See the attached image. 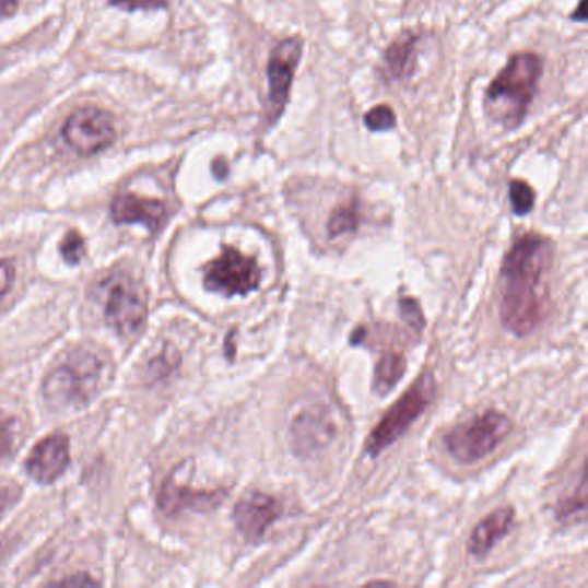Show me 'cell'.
I'll list each match as a JSON object with an SVG mask.
<instances>
[{
	"label": "cell",
	"instance_id": "cell-1",
	"mask_svg": "<svg viewBox=\"0 0 588 588\" xmlns=\"http://www.w3.org/2000/svg\"><path fill=\"white\" fill-rule=\"evenodd\" d=\"M551 258V244L537 233L518 238L504 258L501 319L515 336H528L545 318L548 292L542 277Z\"/></svg>",
	"mask_w": 588,
	"mask_h": 588
},
{
	"label": "cell",
	"instance_id": "cell-2",
	"mask_svg": "<svg viewBox=\"0 0 588 588\" xmlns=\"http://www.w3.org/2000/svg\"><path fill=\"white\" fill-rule=\"evenodd\" d=\"M543 73V62L533 52L515 54L486 89L485 109L495 124L518 127L533 103Z\"/></svg>",
	"mask_w": 588,
	"mask_h": 588
},
{
	"label": "cell",
	"instance_id": "cell-3",
	"mask_svg": "<svg viewBox=\"0 0 588 588\" xmlns=\"http://www.w3.org/2000/svg\"><path fill=\"white\" fill-rule=\"evenodd\" d=\"M109 364L98 352L78 349L54 368L44 381V396L56 409H80L101 392Z\"/></svg>",
	"mask_w": 588,
	"mask_h": 588
},
{
	"label": "cell",
	"instance_id": "cell-4",
	"mask_svg": "<svg viewBox=\"0 0 588 588\" xmlns=\"http://www.w3.org/2000/svg\"><path fill=\"white\" fill-rule=\"evenodd\" d=\"M435 393L434 376L423 375L414 381L413 387L390 408L387 414L381 418L380 423L375 426L368 442H366V452L369 456H378L384 452L393 442L399 440L408 432L409 426L423 414L426 405L432 402Z\"/></svg>",
	"mask_w": 588,
	"mask_h": 588
},
{
	"label": "cell",
	"instance_id": "cell-5",
	"mask_svg": "<svg viewBox=\"0 0 588 588\" xmlns=\"http://www.w3.org/2000/svg\"><path fill=\"white\" fill-rule=\"evenodd\" d=\"M104 319L119 336L131 337L142 330L148 318V303L140 286L125 273L110 274L98 283Z\"/></svg>",
	"mask_w": 588,
	"mask_h": 588
},
{
	"label": "cell",
	"instance_id": "cell-6",
	"mask_svg": "<svg viewBox=\"0 0 588 588\" xmlns=\"http://www.w3.org/2000/svg\"><path fill=\"white\" fill-rule=\"evenodd\" d=\"M511 432V421L506 414L486 411L473 420L466 421L447 435L449 452L464 464L480 461Z\"/></svg>",
	"mask_w": 588,
	"mask_h": 588
},
{
	"label": "cell",
	"instance_id": "cell-7",
	"mask_svg": "<svg viewBox=\"0 0 588 588\" xmlns=\"http://www.w3.org/2000/svg\"><path fill=\"white\" fill-rule=\"evenodd\" d=\"M261 283V268L258 261L235 249L223 247L220 256L204 268V285L209 292L235 297L258 291Z\"/></svg>",
	"mask_w": 588,
	"mask_h": 588
},
{
	"label": "cell",
	"instance_id": "cell-8",
	"mask_svg": "<svg viewBox=\"0 0 588 588\" xmlns=\"http://www.w3.org/2000/svg\"><path fill=\"white\" fill-rule=\"evenodd\" d=\"M116 130L109 113L86 106L74 110L62 127V139L80 155H94L109 148Z\"/></svg>",
	"mask_w": 588,
	"mask_h": 588
},
{
	"label": "cell",
	"instance_id": "cell-9",
	"mask_svg": "<svg viewBox=\"0 0 588 588\" xmlns=\"http://www.w3.org/2000/svg\"><path fill=\"white\" fill-rule=\"evenodd\" d=\"M303 56V38L291 37L280 42L271 52L268 61V121L274 124L282 116L289 95H291L292 82L295 70Z\"/></svg>",
	"mask_w": 588,
	"mask_h": 588
},
{
	"label": "cell",
	"instance_id": "cell-10",
	"mask_svg": "<svg viewBox=\"0 0 588 588\" xmlns=\"http://www.w3.org/2000/svg\"><path fill=\"white\" fill-rule=\"evenodd\" d=\"M337 428L325 405L304 409L292 423V447L301 456H313L336 438Z\"/></svg>",
	"mask_w": 588,
	"mask_h": 588
},
{
	"label": "cell",
	"instance_id": "cell-11",
	"mask_svg": "<svg viewBox=\"0 0 588 588\" xmlns=\"http://www.w3.org/2000/svg\"><path fill=\"white\" fill-rule=\"evenodd\" d=\"M280 513L282 509L277 498L264 492H249L233 509V521L242 536L250 542H258L264 537L266 530L279 519Z\"/></svg>",
	"mask_w": 588,
	"mask_h": 588
},
{
	"label": "cell",
	"instance_id": "cell-12",
	"mask_svg": "<svg viewBox=\"0 0 588 588\" xmlns=\"http://www.w3.org/2000/svg\"><path fill=\"white\" fill-rule=\"evenodd\" d=\"M70 466V438L54 434L38 442L26 459V473L38 483H52L61 479Z\"/></svg>",
	"mask_w": 588,
	"mask_h": 588
},
{
	"label": "cell",
	"instance_id": "cell-13",
	"mask_svg": "<svg viewBox=\"0 0 588 588\" xmlns=\"http://www.w3.org/2000/svg\"><path fill=\"white\" fill-rule=\"evenodd\" d=\"M225 498V491H193L190 486L176 483L175 477H169L161 486L157 503L161 511L173 516L184 511H213Z\"/></svg>",
	"mask_w": 588,
	"mask_h": 588
},
{
	"label": "cell",
	"instance_id": "cell-14",
	"mask_svg": "<svg viewBox=\"0 0 588 588\" xmlns=\"http://www.w3.org/2000/svg\"><path fill=\"white\" fill-rule=\"evenodd\" d=\"M168 216V209L160 199L136 196V193H119L110 202V217L116 225H139L155 232Z\"/></svg>",
	"mask_w": 588,
	"mask_h": 588
},
{
	"label": "cell",
	"instance_id": "cell-15",
	"mask_svg": "<svg viewBox=\"0 0 588 588\" xmlns=\"http://www.w3.org/2000/svg\"><path fill=\"white\" fill-rule=\"evenodd\" d=\"M513 519H515V511L511 507H503L486 516L471 533L470 542H468L471 554L477 557L486 556L495 543L503 539L507 530L511 528Z\"/></svg>",
	"mask_w": 588,
	"mask_h": 588
},
{
	"label": "cell",
	"instance_id": "cell-16",
	"mask_svg": "<svg viewBox=\"0 0 588 588\" xmlns=\"http://www.w3.org/2000/svg\"><path fill=\"white\" fill-rule=\"evenodd\" d=\"M416 44L414 35H405L393 42L384 56L385 71L390 80H408L416 66Z\"/></svg>",
	"mask_w": 588,
	"mask_h": 588
},
{
	"label": "cell",
	"instance_id": "cell-17",
	"mask_svg": "<svg viewBox=\"0 0 588 588\" xmlns=\"http://www.w3.org/2000/svg\"><path fill=\"white\" fill-rule=\"evenodd\" d=\"M405 366H408V361L401 354H397V352L384 354L376 363L375 384H373L375 392L380 393V396L390 392L404 376Z\"/></svg>",
	"mask_w": 588,
	"mask_h": 588
},
{
	"label": "cell",
	"instance_id": "cell-18",
	"mask_svg": "<svg viewBox=\"0 0 588 588\" xmlns=\"http://www.w3.org/2000/svg\"><path fill=\"white\" fill-rule=\"evenodd\" d=\"M360 208L356 202L337 208L328 221V233L331 238L340 237L345 233L356 232L360 226Z\"/></svg>",
	"mask_w": 588,
	"mask_h": 588
},
{
	"label": "cell",
	"instance_id": "cell-19",
	"mask_svg": "<svg viewBox=\"0 0 588 588\" xmlns=\"http://www.w3.org/2000/svg\"><path fill=\"white\" fill-rule=\"evenodd\" d=\"M509 199L511 208L518 216H527L536 204V192L533 188L524 180H513L509 187Z\"/></svg>",
	"mask_w": 588,
	"mask_h": 588
},
{
	"label": "cell",
	"instance_id": "cell-20",
	"mask_svg": "<svg viewBox=\"0 0 588 588\" xmlns=\"http://www.w3.org/2000/svg\"><path fill=\"white\" fill-rule=\"evenodd\" d=\"M396 113H393L392 107L385 106V104L373 107V109H369L368 113H366V116H364V125L372 131L392 130V128L396 127Z\"/></svg>",
	"mask_w": 588,
	"mask_h": 588
},
{
	"label": "cell",
	"instance_id": "cell-21",
	"mask_svg": "<svg viewBox=\"0 0 588 588\" xmlns=\"http://www.w3.org/2000/svg\"><path fill=\"white\" fill-rule=\"evenodd\" d=\"M61 256L68 264H78L85 256V240L78 232H68L61 242Z\"/></svg>",
	"mask_w": 588,
	"mask_h": 588
},
{
	"label": "cell",
	"instance_id": "cell-22",
	"mask_svg": "<svg viewBox=\"0 0 588 588\" xmlns=\"http://www.w3.org/2000/svg\"><path fill=\"white\" fill-rule=\"evenodd\" d=\"M402 318L408 321L409 327H413L414 330L421 331L425 327V318L421 313L420 304L411 297H404L401 301Z\"/></svg>",
	"mask_w": 588,
	"mask_h": 588
},
{
	"label": "cell",
	"instance_id": "cell-23",
	"mask_svg": "<svg viewBox=\"0 0 588 588\" xmlns=\"http://www.w3.org/2000/svg\"><path fill=\"white\" fill-rule=\"evenodd\" d=\"M110 5L125 11H154L168 5V0H109Z\"/></svg>",
	"mask_w": 588,
	"mask_h": 588
},
{
	"label": "cell",
	"instance_id": "cell-24",
	"mask_svg": "<svg viewBox=\"0 0 588 588\" xmlns=\"http://www.w3.org/2000/svg\"><path fill=\"white\" fill-rule=\"evenodd\" d=\"M14 279H16V270L13 262L0 259V301L13 289Z\"/></svg>",
	"mask_w": 588,
	"mask_h": 588
},
{
	"label": "cell",
	"instance_id": "cell-25",
	"mask_svg": "<svg viewBox=\"0 0 588 588\" xmlns=\"http://www.w3.org/2000/svg\"><path fill=\"white\" fill-rule=\"evenodd\" d=\"M11 444H13L11 426H9V423L4 420V418L0 416V458L9 452V449H11Z\"/></svg>",
	"mask_w": 588,
	"mask_h": 588
},
{
	"label": "cell",
	"instance_id": "cell-26",
	"mask_svg": "<svg viewBox=\"0 0 588 588\" xmlns=\"http://www.w3.org/2000/svg\"><path fill=\"white\" fill-rule=\"evenodd\" d=\"M20 8V0H0V20L13 16Z\"/></svg>",
	"mask_w": 588,
	"mask_h": 588
},
{
	"label": "cell",
	"instance_id": "cell-27",
	"mask_svg": "<svg viewBox=\"0 0 588 588\" xmlns=\"http://www.w3.org/2000/svg\"><path fill=\"white\" fill-rule=\"evenodd\" d=\"M213 173L216 176L217 180H225L226 175H228V166H226L225 161L216 160L213 163Z\"/></svg>",
	"mask_w": 588,
	"mask_h": 588
},
{
	"label": "cell",
	"instance_id": "cell-28",
	"mask_svg": "<svg viewBox=\"0 0 588 588\" xmlns=\"http://www.w3.org/2000/svg\"><path fill=\"white\" fill-rule=\"evenodd\" d=\"M61 584H68V585H97V580H94V578H91V576H73V578H66V580H62Z\"/></svg>",
	"mask_w": 588,
	"mask_h": 588
},
{
	"label": "cell",
	"instance_id": "cell-29",
	"mask_svg": "<svg viewBox=\"0 0 588 588\" xmlns=\"http://www.w3.org/2000/svg\"><path fill=\"white\" fill-rule=\"evenodd\" d=\"M585 5H587V2L581 0L580 5H578V13L572 14L573 20L585 21V17H587V14H585Z\"/></svg>",
	"mask_w": 588,
	"mask_h": 588
}]
</instances>
